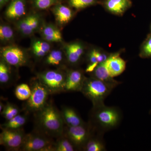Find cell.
Listing matches in <instances>:
<instances>
[{"label": "cell", "mask_w": 151, "mask_h": 151, "mask_svg": "<svg viewBox=\"0 0 151 151\" xmlns=\"http://www.w3.org/2000/svg\"><path fill=\"white\" fill-rule=\"evenodd\" d=\"M122 118V112L119 108L103 104L93 107L90 113V124L94 129L105 134L118 127Z\"/></svg>", "instance_id": "obj_1"}, {"label": "cell", "mask_w": 151, "mask_h": 151, "mask_svg": "<svg viewBox=\"0 0 151 151\" xmlns=\"http://www.w3.org/2000/svg\"><path fill=\"white\" fill-rule=\"evenodd\" d=\"M39 113V124L45 134L55 137L62 134L64 122L61 114L55 107L46 105Z\"/></svg>", "instance_id": "obj_2"}, {"label": "cell", "mask_w": 151, "mask_h": 151, "mask_svg": "<svg viewBox=\"0 0 151 151\" xmlns=\"http://www.w3.org/2000/svg\"><path fill=\"white\" fill-rule=\"evenodd\" d=\"M113 89L105 82L92 77L85 78L80 92L95 107L104 104V100Z\"/></svg>", "instance_id": "obj_3"}, {"label": "cell", "mask_w": 151, "mask_h": 151, "mask_svg": "<svg viewBox=\"0 0 151 151\" xmlns=\"http://www.w3.org/2000/svg\"><path fill=\"white\" fill-rule=\"evenodd\" d=\"M93 130L90 123L89 125L85 123L76 127H68L66 137L73 144L76 149L84 150Z\"/></svg>", "instance_id": "obj_4"}, {"label": "cell", "mask_w": 151, "mask_h": 151, "mask_svg": "<svg viewBox=\"0 0 151 151\" xmlns=\"http://www.w3.org/2000/svg\"><path fill=\"white\" fill-rule=\"evenodd\" d=\"M31 90V94L27 100V107L30 111L39 112L46 105L50 92L39 79V81H35L33 84Z\"/></svg>", "instance_id": "obj_5"}, {"label": "cell", "mask_w": 151, "mask_h": 151, "mask_svg": "<svg viewBox=\"0 0 151 151\" xmlns=\"http://www.w3.org/2000/svg\"><path fill=\"white\" fill-rule=\"evenodd\" d=\"M21 149L26 151H55V145L44 136L29 134L25 136Z\"/></svg>", "instance_id": "obj_6"}, {"label": "cell", "mask_w": 151, "mask_h": 151, "mask_svg": "<svg viewBox=\"0 0 151 151\" xmlns=\"http://www.w3.org/2000/svg\"><path fill=\"white\" fill-rule=\"evenodd\" d=\"M66 76L58 70H50L39 75V80L48 89L50 93L65 90Z\"/></svg>", "instance_id": "obj_7"}, {"label": "cell", "mask_w": 151, "mask_h": 151, "mask_svg": "<svg viewBox=\"0 0 151 151\" xmlns=\"http://www.w3.org/2000/svg\"><path fill=\"white\" fill-rule=\"evenodd\" d=\"M2 59L9 65L20 67L26 64L28 58L25 52L18 47L11 45L1 49Z\"/></svg>", "instance_id": "obj_8"}, {"label": "cell", "mask_w": 151, "mask_h": 151, "mask_svg": "<svg viewBox=\"0 0 151 151\" xmlns=\"http://www.w3.org/2000/svg\"><path fill=\"white\" fill-rule=\"evenodd\" d=\"M25 135L19 129L3 128L0 134V144L12 150L21 148Z\"/></svg>", "instance_id": "obj_9"}, {"label": "cell", "mask_w": 151, "mask_h": 151, "mask_svg": "<svg viewBox=\"0 0 151 151\" xmlns=\"http://www.w3.org/2000/svg\"><path fill=\"white\" fill-rule=\"evenodd\" d=\"M40 24V18L37 14H32L20 20L17 26L19 31L24 36H29L35 32Z\"/></svg>", "instance_id": "obj_10"}, {"label": "cell", "mask_w": 151, "mask_h": 151, "mask_svg": "<svg viewBox=\"0 0 151 151\" xmlns=\"http://www.w3.org/2000/svg\"><path fill=\"white\" fill-rule=\"evenodd\" d=\"M85 78L86 77L80 70H70L66 76L65 90L80 92Z\"/></svg>", "instance_id": "obj_11"}, {"label": "cell", "mask_w": 151, "mask_h": 151, "mask_svg": "<svg viewBox=\"0 0 151 151\" xmlns=\"http://www.w3.org/2000/svg\"><path fill=\"white\" fill-rule=\"evenodd\" d=\"M105 63L109 74L113 78L122 74L126 69V61L119 54L110 55Z\"/></svg>", "instance_id": "obj_12"}, {"label": "cell", "mask_w": 151, "mask_h": 151, "mask_svg": "<svg viewBox=\"0 0 151 151\" xmlns=\"http://www.w3.org/2000/svg\"><path fill=\"white\" fill-rule=\"evenodd\" d=\"M92 134L84 146V150L86 151H105V141L103 139L104 133L98 132L93 128Z\"/></svg>", "instance_id": "obj_13"}, {"label": "cell", "mask_w": 151, "mask_h": 151, "mask_svg": "<svg viewBox=\"0 0 151 151\" xmlns=\"http://www.w3.org/2000/svg\"><path fill=\"white\" fill-rule=\"evenodd\" d=\"M24 0H12L6 10V17L11 20L18 19L25 14Z\"/></svg>", "instance_id": "obj_14"}, {"label": "cell", "mask_w": 151, "mask_h": 151, "mask_svg": "<svg viewBox=\"0 0 151 151\" xmlns=\"http://www.w3.org/2000/svg\"><path fill=\"white\" fill-rule=\"evenodd\" d=\"M105 62L101 63L97 65L93 71V77L105 82L114 89L121 84V82L116 81L111 77L105 66Z\"/></svg>", "instance_id": "obj_15"}, {"label": "cell", "mask_w": 151, "mask_h": 151, "mask_svg": "<svg viewBox=\"0 0 151 151\" xmlns=\"http://www.w3.org/2000/svg\"><path fill=\"white\" fill-rule=\"evenodd\" d=\"M63 122L67 127H76L85 124L78 113L69 107L63 108L61 113Z\"/></svg>", "instance_id": "obj_16"}, {"label": "cell", "mask_w": 151, "mask_h": 151, "mask_svg": "<svg viewBox=\"0 0 151 151\" xmlns=\"http://www.w3.org/2000/svg\"><path fill=\"white\" fill-rule=\"evenodd\" d=\"M40 34L44 40L48 42L62 41V34L60 31L52 25L43 26L41 29Z\"/></svg>", "instance_id": "obj_17"}, {"label": "cell", "mask_w": 151, "mask_h": 151, "mask_svg": "<svg viewBox=\"0 0 151 151\" xmlns=\"http://www.w3.org/2000/svg\"><path fill=\"white\" fill-rule=\"evenodd\" d=\"M65 50L68 60L71 63L78 62L84 52L83 46L78 42L68 44L65 47Z\"/></svg>", "instance_id": "obj_18"}, {"label": "cell", "mask_w": 151, "mask_h": 151, "mask_svg": "<svg viewBox=\"0 0 151 151\" xmlns=\"http://www.w3.org/2000/svg\"><path fill=\"white\" fill-rule=\"evenodd\" d=\"M52 11L57 22L60 25L67 24L73 16V13L70 9L63 5H57Z\"/></svg>", "instance_id": "obj_19"}, {"label": "cell", "mask_w": 151, "mask_h": 151, "mask_svg": "<svg viewBox=\"0 0 151 151\" xmlns=\"http://www.w3.org/2000/svg\"><path fill=\"white\" fill-rule=\"evenodd\" d=\"M108 11L116 14H122L131 5L130 0H107L105 3Z\"/></svg>", "instance_id": "obj_20"}, {"label": "cell", "mask_w": 151, "mask_h": 151, "mask_svg": "<svg viewBox=\"0 0 151 151\" xmlns=\"http://www.w3.org/2000/svg\"><path fill=\"white\" fill-rule=\"evenodd\" d=\"M50 46L45 40H36L32 44V50L35 55L38 57H42L48 53Z\"/></svg>", "instance_id": "obj_21"}, {"label": "cell", "mask_w": 151, "mask_h": 151, "mask_svg": "<svg viewBox=\"0 0 151 151\" xmlns=\"http://www.w3.org/2000/svg\"><path fill=\"white\" fill-rule=\"evenodd\" d=\"M26 117L23 115H17L15 117L8 121L6 123L3 124V128L12 129H20L21 127L26 123Z\"/></svg>", "instance_id": "obj_22"}, {"label": "cell", "mask_w": 151, "mask_h": 151, "mask_svg": "<svg viewBox=\"0 0 151 151\" xmlns=\"http://www.w3.org/2000/svg\"><path fill=\"white\" fill-rule=\"evenodd\" d=\"M31 92V89L27 84H22L17 86L15 94L19 100H25L29 98Z\"/></svg>", "instance_id": "obj_23"}, {"label": "cell", "mask_w": 151, "mask_h": 151, "mask_svg": "<svg viewBox=\"0 0 151 151\" xmlns=\"http://www.w3.org/2000/svg\"><path fill=\"white\" fill-rule=\"evenodd\" d=\"M76 148L67 137L60 139L55 145V151H73Z\"/></svg>", "instance_id": "obj_24"}, {"label": "cell", "mask_w": 151, "mask_h": 151, "mask_svg": "<svg viewBox=\"0 0 151 151\" xmlns=\"http://www.w3.org/2000/svg\"><path fill=\"white\" fill-rule=\"evenodd\" d=\"M1 113L3 117L8 121L18 115L19 111L18 108L15 105L8 103L4 106Z\"/></svg>", "instance_id": "obj_25"}, {"label": "cell", "mask_w": 151, "mask_h": 151, "mask_svg": "<svg viewBox=\"0 0 151 151\" xmlns=\"http://www.w3.org/2000/svg\"><path fill=\"white\" fill-rule=\"evenodd\" d=\"M63 58L62 52L60 50H53L50 52L46 58V63L51 65H58Z\"/></svg>", "instance_id": "obj_26"}, {"label": "cell", "mask_w": 151, "mask_h": 151, "mask_svg": "<svg viewBox=\"0 0 151 151\" xmlns=\"http://www.w3.org/2000/svg\"><path fill=\"white\" fill-rule=\"evenodd\" d=\"M9 64L5 61L1 60L0 63V82L2 84L7 83L10 77V70Z\"/></svg>", "instance_id": "obj_27"}, {"label": "cell", "mask_w": 151, "mask_h": 151, "mask_svg": "<svg viewBox=\"0 0 151 151\" xmlns=\"http://www.w3.org/2000/svg\"><path fill=\"white\" fill-rule=\"evenodd\" d=\"M14 31L9 26L1 24L0 26V39L3 41H9L13 39Z\"/></svg>", "instance_id": "obj_28"}, {"label": "cell", "mask_w": 151, "mask_h": 151, "mask_svg": "<svg viewBox=\"0 0 151 151\" xmlns=\"http://www.w3.org/2000/svg\"><path fill=\"white\" fill-rule=\"evenodd\" d=\"M140 55L143 58H151V35L149 36L143 44Z\"/></svg>", "instance_id": "obj_29"}, {"label": "cell", "mask_w": 151, "mask_h": 151, "mask_svg": "<svg viewBox=\"0 0 151 151\" xmlns=\"http://www.w3.org/2000/svg\"><path fill=\"white\" fill-rule=\"evenodd\" d=\"M95 0H69L71 6L76 9L84 8L93 4Z\"/></svg>", "instance_id": "obj_30"}, {"label": "cell", "mask_w": 151, "mask_h": 151, "mask_svg": "<svg viewBox=\"0 0 151 151\" xmlns=\"http://www.w3.org/2000/svg\"><path fill=\"white\" fill-rule=\"evenodd\" d=\"M57 2V0H34V4L37 8L46 9Z\"/></svg>", "instance_id": "obj_31"}, {"label": "cell", "mask_w": 151, "mask_h": 151, "mask_svg": "<svg viewBox=\"0 0 151 151\" xmlns=\"http://www.w3.org/2000/svg\"><path fill=\"white\" fill-rule=\"evenodd\" d=\"M4 4V0H0V5H1V7H2L3 6Z\"/></svg>", "instance_id": "obj_32"}, {"label": "cell", "mask_w": 151, "mask_h": 151, "mask_svg": "<svg viewBox=\"0 0 151 151\" xmlns=\"http://www.w3.org/2000/svg\"><path fill=\"white\" fill-rule=\"evenodd\" d=\"M4 106L3 104L2 103H1V105H0V111L1 112V111H3V109H4Z\"/></svg>", "instance_id": "obj_33"}, {"label": "cell", "mask_w": 151, "mask_h": 151, "mask_svg": "<svg viewBox=\"0 0 151 151\" xmlns=\"http://www.w3.org/2000/svg\"><path fill=\"white\" fill-rule=\"evenodd\" d=\"M9 1V0H4L5 4H6V3H7Z\"/></svg>", "instance_id": "obj_34"}]
</instances>
